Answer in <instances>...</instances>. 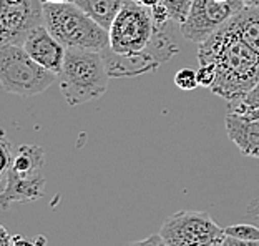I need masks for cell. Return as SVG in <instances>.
Wrapping results in <instances>:
<instances>
[{"label":"cell","mask_w":259,"mask_h":246,"mask_svg":"<svg viewBox=\"0 0 259 246\" xmlns=\"http://www.w3.org/2000/svg\"><path fill=\"white\" fill-rule=\"evenodd\" d=\"M125 246H169V244L164 241L160 233H156V235H151L145 239H138V241H132Z\"/></svg>","instance_id":"cell-20"},{"label":"cell","mask_w":259,"mask_h":246,"mask_svg":"<svg viewBox=\"0 0 259 246\" xmlns=\"http://www.w3.org/2000/svg\"><path fill=\"white\" fill-rule=\"evenodd\" d=\"M225 127L229 140L244 155L259 158V121L236 112H229L225 118Z\"/></svg>","instance_id":"cell-11"},{"label":"cell","mask_w":259,"mask_h":246,"mask_svg":"<svg viewBox=\"0 0 259 246\" xmlns=\"http://www.w3.org/2000/svg\"><path fill=\"white\" fill-rule=\"evenodd\" d=\"M246 7H254V9H259V0H243Z\"/></svg>","instance_id":"cell-26"},{"label":"cell","mask_w":259,"mask_h":246,"mask_svg":"<svg viewBox=\"0 0 259 246\" xmlns=\"http://www.w3.org/2000/svg\"><path fill=\"white\" fill-rule=\"evenodd\" d=\"M44 2H54V4H63V2H73V0H44Z\"/></svg>","instance_id":"cell-27"},{"label":"cell","mask_w":259,"mask_h":246,"mask_svg":"<svg viewBox=\"0 0 259 246\" xmlns=\"http://www.w3.org/2000/svg\"><path fill=\"white\" fill-rule=\"evenodd\" d=\"M110 50L118 55H133L150 45L155 33V19L151 9L130 0L108 28Z\"/></svg>","instance_id":"cell-5"},{"label":"cell","mask_w":259,"mask_h":246,"mask_svg":"<svg viewBox=\"0 0 259 246\" xmlns=\"http://www.w3.org/2000/svg\"><path fill=\"white\" fill-rule=\"evenodd\" d=\"M10 246H40V244L37 241H32V239L22 236V235H14L12 236Z\"/></svg>","instance_id":"cell-22"},{"label":"cell","mask_w":259,"mask_h":246,"mask_svg":"<svg viewBox=\"0 0 259 246\" xmlns=\"http://www.w3.org/2000/svg\"><path fill=\"white\" fill-rule=\"evenodd\" d=\"M214 80H216V70L213 65H209V63H206V65H199V68H198L199 87L211 89V85L214 84Z\"/></svg>","instance_id":"cell-19"},{"label":"cell","mask_w":259,"mask_h":246,"mask_svg":"<svg viewBox=\"0 0 259 246\" xmlns=\"http://www.w3.org/2000/svg\"><path fill=\"white\" fill-rule=\"evenodd\" d=\"M199 65H213L216 80L211 85L214 95L238 102L259 81V55L243 42L226 23L198 49Z\"/></svg>","instance_id":"cell-1"},{"label":"cell","mask_w":259,"mask_h":246,"mask_svg":"<svg viewBox=\"0 0 259 246\" xmlns=\"http://www.w3.org/2000/svg\"><path fill=\"white\" fill-rule=\"evenodd\" d=\"M0 231H2V246H10L12 236H14V235H9V231H7V228H5V226H0Z\"/></svg>","instance_id":"cell-23"},{"label":"cell","mask_w":259,"mask_h":246,"mask_svg":"<svg viewBox=\"0 0 259 246\" xmlns=\"http://www.w3.org/2000/svg\"><path fill=\"white\" fill-rule=\"evenodd\" d=\"M47 178L40 173L35 175H19L15 172L2 173V180H0V201H2V208H7L10 203L20 201H35L45 195Z\"/></svg>","instance_id":"cell-10"},{"label":"cell","mask_w":259,"mask_h":246,"mask_svg":"<svg viewBox=\"0 0 259 246\" xmlns=\"http://www.w3.org/2000/svg\"><path fill=\"white\" fill-rule=\"evenodd\" d=\"M226 25L259 55V9L244 7Z\"/></svg>","instance_id":"cell-12"},{"label":"cell","mask_w":259,"mask_h":246,"mask_svg":"<svg viewBox=\"0 0 259 246\" xmlns=\"http://www.w3.org/2000/svg\"><path fill=\"white\" fill-rule=\"evenodd\" d=\"M241 115L248 116V118L254 120V121H259V108H256V110H251V112H246V113H241Z\"/></svg>","instance_id":"cell-25"},{"label":"cell","mask_w":259,"mask_h":246,"mask_svg":"<svg viewBox=\"0 0 259 246\" xmlns=\"http://www.w3.org/2000/svg\"><path fill=\"white\" fill-rule=\"evenodd\" d=\"M175 85L181 90H194L199 85L198 81V72L193 68H181L178 73L175 75Z\"/></svg>","instance_id":"cell-18"},{"label":"cell","mask_w":259,"mask_h":246,"mask_svg":"<svg viewBox=\"0 0 259 246\" xmlns=\"http://www.w3.org/2000/svg\"><path fill=\"white\" fill-rule=\"evenodd\" d=\"M218 2H228V0H218Z\"/></svg>","instance_id":"cell-28"},{"label":"cell","mask_w":259,"mask_h":246,"mask_svg":"<svg viewBox=\"0 0 259 246\" xmlns=\"http://www.w3.org/2000/svg\"><path fill=\"white\" fill-rule=\"evenodd\" d=\"M44 167H45V151L42 146L20 145L19 148H15L14 160H12V165L9 170L19 175H35L42 172Z\"/></svg>","instance_id":"cell-13"},{"label":"cell","mask_w":259,"mask_h":246,"mask_svg":"<svg viewBox=\"0 0 259 246\" xmlns=\"http://www.w3.org/2000/svg\"><path fill=\"white\" fill-rule=\"evenodd\" d=\"M226 236H233L244 241H259V228L254 225L241 223V225H231L225 228Z\"/></svg>","instance_id":"cell-17"},{"label":"cell","mask_w":259,"mask_h":246,"mask_svg":"<svg viewBox=\"0 0 259 246\" xmlns=\"http://www.w3.org/2000/svg\"><path fill=\"white\" fill-rule=\"evenodd\" d=\"M73 2L108 30L115 17L120 14V10L130 0H73Z\"/></svg>","instance_id":"cell-14"},{"label":"cell","mask_w":259,"mask_h":246,"mask_svg":"<svg viewBox=\"0 0 259 246\" xmlns=\"http://www.w3.org/2000/svg\"><path fill=\"white\" fill-rule=\"evenodd\" d=\"M161 4L166 7L169 19L176 23H183L190 14L193 0H161Z\"/></svg>","instance_id":"cell-16"},{"label":"cell","mask_w":259,"mask_h":246,"mask_svg":"<svg viewBox=\"0 0 259 246\" xmlns=\"http://www.w3.org/2000/svg\"><path fill=\"white\" fill-rule=\"evenodd\" d=\"M137 2L141 4V5H145V7H148V9H153V7H156L161 0H137Z\"/></svg>","instance_id":"cell-24"},{"label":"cell","mask_w":259,"mask_h":246,"mask_svg":"<svg viewBox=\"0 0 259 246\" xmlns=\"http://www.w3.org/2000/svg\"><path fill=\"white\" fill-rule=\"evenodd\" d=\"M220 246H259V241H244L233 236H225Z\"/></svg>","instance_id":"cell-21"},{"label":"cell","mask_w":259,"mask_h":246,"mask_svg":"<svg viewBox=\"0 0 259 246\" xmlns=\"http://www.w3.org/2000/svg\"><path fill=\"white\" fill-rule=\"evenodd\" d=\"M23 49L42 67L57 75L60 73L65 62V55H67V49L50 33L49 28L45 27V23L35 27L28 33L25 44H23Z\"/></svg>","instance_id":"cell-9"},{"label":"cell","mask_w":259,"mask_h":246,"mask_svg":"<svg viewBox=\"0 0 259 246\" xmlns=\"http://www.w3.org/2000/svg\"><path fill=\"white\" fill-rule=\"evenodd\" d=\"M108 68L102 52L67 50L58 84L70 107L97 100L108 89Z\"/></svg>","instance_id":"cell-3"},{"label":"cell","mask_w":259,"mask_h":246,"mask_svg":"<svg viewBox=\"0 0 259 246\" xmlns=\"http://www.w3.org/2000/svg\"><path fill=\"white\" fill-rule=\"evenodd\" d=\"M160 235L169 246H220L226 233L206 212L183 210L164 220Z\"/></svg>","instance_id":"cell-6"},{"label":"cell","mask_w":259,"mask_h":246,"mask_svg":"<svg viewBox=\"0 0 259 246\" xmlns=\"http://www.w3.org/2000/svg\"><path fill=\"white\" fill-rule=\"evenodd\" d=\"M58 75L47 70L27 54L22 45H0V84L19 97H33L45 92Z\"/></svg>","instance_id":"cell-4"},{"label":"cell","mask_w":259,"mask_h":246,"mask_svg":"<svg viewBox=\"0 0 259 246\" xmlns=\"http://www.w3.org/2000/svg\"><path fill=\"white\" fill-rule=\"evenodd\" d=\"M244 7L243 0H193L186 20L180 23L181 35L193 44H203Z\"/></svg>","instance_id":"cell-7"},{"label":"cell","mask_w":259,"mask_h":246,"mask_svg":"<svg viewBox=\"0 0 259 246\" xmlns=\"http://www.w3.org/2000/svg\"><path fill=\"white\" fill-rule=\"evenodd\" d=\"M44 25V0H0V42L25 44L35 27Z\"/></svg>","instance_id":"cell-8"},{"label":"cell","mask_w":259,"mask_h":246,"mask_svg":"<svg viewBox=\"0 0 259 246\" xmlns=\"http://www.w3.org/2000/svg\"><path fill=\"white\" fill-rule=\"evenodd\" d=\"M44 23L67 50L103 52L110 33L75 2H44Z\"/></svg>","instance_id":"cell-2"},{"label":"cell","mask_w":259,"mask_h":246,"mask_svg":"<svg viewBox=\"0 0 259 246\" xmlns=\"http://www.w3.org/2000/svg\"><path fill=\"white\" fill-rule=\"evenodd\" d=\"M229 108H231V112H236V113H246V112H251V110L259 108V81L241 98V100L229 102Z\"/></svg>","instance_id":"cell-15"}]
</instances>
